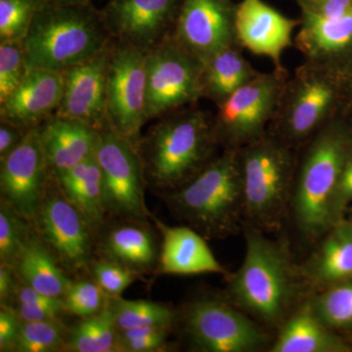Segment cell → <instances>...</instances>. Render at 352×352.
Returning a JSON list of instances; mask_svg holds the SVG:
<instances>
[{"label":"cell","instance_id":"1","mask_svg":"<svg viewBox=\"0 0 352 352\" xmlns=\"http://www.w3.org/2000/svg\"><path fill=\"white\" fill-rule=\"evenodd\" d=\"M245 258L229 273L223 296L235 307L276 333L296 307L311 295L300 275L288 238L271 239L244 223Z\"/></svg>","mask_w":352,"mask_h":352},{"label":"cell","instance_id":"2","mask_svg":"<svg viewBox=\"0 0 352 352\" xmlns=\"http://www.w3.org/2000/svg\"><path fill=\"white\" fill-rule=\"evenodd\" d=\"M146 186L157 196L179 189L217 159L214 116L187 106L157 119L138 148Z\"/></svg>","mask_w":352,"mask_h":352},{"label":"cell","instance_id":"3","mask_svg":"<svg viewBox=\"0 0 352 352\" xmlns=\"http://www.w3.org/2000/svg\"><path fill=\"white\" fill-rule=\"evenodd\" d=\"M351 147V124L340 113L298 151L289 219L309 244L333 226V193Z\"/></svg>","mask_w":352,"mask_h":352},{"label":"cell","instance_id":"4","mask_svg":"<svg viewBox=\"0 0 352 352\" xmlns=\"http://www.w3.org/2000/svg\"><path fill=\"white\" fill-rule=\"evenodd\" d=\"M160 198L173 219L191 227L206 240L239 235L245 221L239 150H222L200 175Z\"/></svg>","mask_w":352,"mask_h":352},{"label":"cell","instance_id":"5","mask_svg":"<svg viewBox=\"0 0 352 352\" xmlns=\"http://www.w3.org/2000/svg\"><path fill=\"white\" fill-rule=\"evenodd\" d=\"M244 188V223L276 234L289 219L298 151L266 132L239 149Z\"/></svg>","mask_w":352,"mask_h":352},{"label":"cell","instance_id":"6","mask_svg":"<svg viewBox=\"0 0 352 352\" xmlns=\"http://www.w3.org/2000/svg\"><path fill=\"white\" fill-rule=\"evenodd\" d=\"M342 104L339 64L305 60L289 76L267 132L300 151L342 113Z\"/></svg>","mask_w":352,"mask_h":352},{"label":"cell","instance_id":"7","mask_svg":"<svg viewBox=\"0 0 352 352\" xmlns=\"http://www.w3.org/2000/svg\"><path fill=\"white\" fill-rule=\"evenodd\" d=\"M85 6L45 4L22 41L28 69L64 73L95 56L113 41L103 18Z\"/></svg>","mask_w":352,"mask_h":352},{"label":"cell","instance_id":"8","mask_svg":"<svg viewBox=\"0 0 352 352\" xmlns=\"http://www.w3.org/2000/svg\"><path fill=\"white\" fill-rule=\"evenodd\" d=\"M176 327L189 349L200 352H270L275 338L222 293L194 296L178 309Z\"/></svg>","mask_w":352,"mask_h":352},{"label":"cell","instance_id":"9","mask_svg":"<svg viewBox=\"0 0 352 352\" xmlns=\"http://www.w3.org/2000/svg\"><path fill=\"white\" fill-rule=\"evenodd\" d=\"M289 76L285 68L261 73L217 106L214 129L222 150H239L265 135Z\"/></svg>","mask_w":352,"mask_h":352},{"label":"cell","instance_id":"10","mask_svg":"<svg viewBox=\"0 0 352 352\" xmlns=\"http://www.w3.org/2000/svg\"><path fill=\"white\" fill-rule=\"evenodd\" d=\"M32 226L58 263L69 273L87 270L97 235L51 175Z\"/></svg>","mask_w":352,"mask_h":352},{"label":"cell","instance_id":"11","mask_svg":"<svg viewBox=\"0 0 352 352\" xmlns=\"http://www.w3.org/2000/svg\"><path fill=\"white\" fill-rule=\"evenodd\" d=\"M148 120H157L203 98L204 64L173 36L146 54Z\"/></svg>","mask_w":352,"mask_h":352},{"label":"cell","instance_id":"12","mask_svg":"<svg viewBox=\"0 0 352 352\" xmlns=\"http://www.w3.org/2000/svg\"><path fill=\"white\" fill-rule=\"evenodd\" d=\"M108 127L138 148L148 120L147 69L142 51L113 39L106 87Z\"/></svg>","mask_w":352,"mask_h":352},{"label":"cell","instance_id":"13","mask_svg":"<svg viewBox=\"0 0 352 352\" xmlns=\"http://www.w3.org/2000/svg\"><path fill=\"white\" fill-rule=\"evenodd\" d=\"M96 156L103 176L104 206L112 219H150L142 164L135 146L112 129H101Z\"/></svg>","mask_w":352,"mask_h":352},{"label":"cell","instance_id":"14","mask_svg":"<svg viewBox=\"0 0 352 352\" xmlns=\"http://www.w3.org/2000/svg\"><path fill=\"white\" fill-rule=\"evenodd\" d=\"M179 7L177 0H112L102 18L113 39L147 54L170 38Z\"/></svg>","mask_w":352,"mask_h":352},{"label":"cell","instance_id":"15","mask_svg":"<svg viewBox=\"0 0 352 352\" xmlns=\"http://www.w3.org/2000/svg\"><path fill=\"white\" fill-rule=\"evenodd\" d=\"M51 175L36 129H32L8 156L0 160L1 200L32 223Z\"/></svg>","mask_w":352,"mask_h":352},{"label":"cell","instance_id":"16","mask_svg":"<svg viewBox=\"0 0 352 352\" xmlns=\"http://www.w3.org/2000/svg\"><path fill=\"white\" fill-rule=\"evenodd\" d=\"M228 0H182L171 36L201 63L238 43Z\"/></svg>","mask_w":352,"mask_h":352},{"label":"cell","instance_id":"17","mask_svg":"<svg viewBox=\"0 0 352 352\" xmlns=\"http://www.w3.org/2000/svg\"><path fill=\"white\" fill-rule=\"evenodd\" d=\"M113 39L95 56L65 71L61 103L55 115L80 120L97 131L108 127L106 87Z\"/></svg>","mask_w":352,"mask_h":352},{"label":"cell","instance_id":"18","mask_svg":"<svg viewBox=\"0 0 352 352\" xmlns=\"http://www.w3.org/2000/svg\"><path fill=\"white\" fill-rule=\"evenodd\" d=\"M300 24L263 0H242L234 13L238 43L254 54L270 58L278 69L284 68L282 54L293 46L294 30Z\"/></svg>","mask_w":352,"mask_h":352},{"label":"cell","instance_id":"19","mask_svg":"<svg viewBox=\"0 0 352 352\" xmlns=\"http://www.w3.org/2000/svg\"><path fill=\"white\" fill-rule=\"evenodd\" d=\"M96 248L99 258L143 274L157 270L161 242L147 220L113 219L99 231Z\"/></svg>","mask_w":352,"mask_h":352},{"label":"cell","instance_id":"20","mask_svg":"<svg viewBox=\"0 0 352 352\" xmlns=\"http://www.w3.org/2000/svg\"><path fill=\"white\" fill-rule=\"evenodd\" d=\"M63 74L29 69L19 87L0 104V120L21 129H36L56 112L63 96Z\"/></svg>","mask_w":352,"mask_h":352},{"label":"cell","instance_id":"21","mask_svg":"<svg viewBox=\"0 0 352 352\" xmlns=\"http://www.w3.org/2000/svg\"><path fill=\"white\" fill-rule=\"evenodd\" d=\"M161 234V251L156 272L166 275H195L205 273L229 274L210 251L201 234L187 226H170L150 214Z\"/></svg>","mask_w":352,"mask_h":352},{"label":"cell","instance_id":"22","mask_svg":"<svg viewBox=\"0 0 352 352\" xmlns=\"http://www.w3.org/2000/svg\"><path fill=\"white\" fill-rule=\"evenodd\" d=\"M310 293L352 279V223L346 219L335 224L298 263Z\"/></svg>","mask_w":352,"mask_h":352},{"label":"cell","instance_id":"23","mask_svg":"<svg viewBox=\"0 0 352 352\" xmlns=\"http://www.w3.org/2000/svg\"><path fill=\"white\" fill-rule=\"evenodd\" d=\"M51 170H66L96 154L100 132L80 120L53 113L36 127Z\"/></svg>","mask_w":352,"mask_h":352},{"label":"cell","instance_id":"24","mask_svg":"<svg viewBox=\"0 0 352 352\" xmlns=\"http://www.w3.org/2000/svg\"><path fill=\"white\" fill-rule=\"evenodd\" d=\"M300 29L295 38L305 60L340 63L352 52V9L336 18L302 10Z\"/></svg>","mask_w":352,"mask_h":352},{"label":"cell","instance_id":"25","mask_svg":"<svg viewBox=\"0 0 352 352\" xmlns=\"http://www.w3.org/2000/svg\"><path fill=\"white\" fill-rule=\"evenodd\" d=\"M351 347L315 314L309 296L275 333L270 352H346Z\"/></svg>","mask_w":352,"mask_h":352},{"label":"cell","instance_id":"26","mask_svg":"<svg viewBox=\"0 0 352 352\" xmlns=\"http://www.w3.org/2000/svg\"><path fill=\"white\" fill-rule=\"evenodd\" d=\"M60 188L98 235L106 223L103 176L96 156L66 170L52 171Z\"/></svg>","mask_w":352,"mask_h":352},{"label":"cell","instance_id":"27","mask_svg":"<svg viewBox=\"0 0 352 352\" xmlns=\"http://www.w3.org/2000/svg\"><path fill=\"white\" fill-rule=\"evenodd\" d=\"M13 268L23 283L53 298H63L72 283L34 227Z\"/></svg>","mask_w":352,"mask_h":352},{"label":"cell","instance_id":"28","mask_svg":"<svg viewBox=\"0 0 352 352\" xmlns=\"http://www.w3.org/2000/svg\"><path fill=\"white\" fill-rule=\"evenodd\" d=\"M242 48L239 43L233 44L204 63L203 98L217 107L261 74L245 60Z\"/></svg>","mask_w":352,"mask_h":352},{"label":"cell","instance_id":"29","mask_svg":"<svg viewBox=\"0 0 352 352\" xmlns=\"http://www.w3.org/2000/svg\"><path fill=\"white\" fill-rule=\"evenodd\" d=\"M66 351L120 352L119 330L109 302L100 314L82 318L69 329Z\"/></svg>","mask_w":352,"mask_h":352},{"label":"cell","instance_id":"30","mask_svg":"<svg viewBox=\"0 0 352 352\" xmlns=\"http://www.w3.org/2000/svg\"><path fill=\"white\" fill-rule=\"evenodd\" d=\"M109 307L119 331L151 326L175 329L177 322L178 309L164 303L124 300L120 296L109 298Z\"/></svg>","mask_w":352,"mask_h":352},{"label":"cell","instance_id":"31","mask_svg":"<svg viewBox=\"0 0 352 352\" xmlns=\"http://www.w3.org/2000/svg\"><path fill=\"white\" fill-rule=\"evenodd\" d=\"M315 314L333 332L352 329V279L315 292L309 296Z\"/></svg>","mask_w":352,"mask_h":352},{"label":"cell","instance_id":"32","mask_svg":"<svg viewBox=\"0 0 352 352\" xmlns=\"http://www.w3.org/2000/svg\"><path fill=\"white\" fill-rule=\"evenodd\" d=\"M68 329L60 319L38 322L22 321L14 352L66 351Z\"/></svg>","mask_w":352,"mask_h":352},{"label":"cell","instance_id":"33","mask_svg":"<svg viewBox=\"0 0 352 352\" xmlns=\"http://www.w3.org/2000/svg\"><path fill=\"white\" fill-rule=\"evenodd\" d=\"M32 231V222L0 201V263L13 267Z\"/></svg>","mask_w":352,"mask_h":352},{"label":"cell","instance_id":"34","mask_svg":"<svg viewBox=\"0 0 352 352\" xmlns=\"http://www.w3.org/2000/svg\"><path fill=\"white\" fill-rule=\"evenodd\" d=\"M45 0H0V41H22Z\"/></svg>","mask_w":352,"mask_h":352},{"label":"cell","instance_id":"35","mask_svg":"<svg viewBox=\"0 0 352 352\" xmlns=\"http://www.w3.org/2000/svg\"><path fill=\"white\" fill-rule=\"evenodd\" d=\"M65 309L80 318L94 316L107 307L109 298L94 279L72 281L63 296Z\"/></svg>","mask_w":352,"mask_h":352},{"label":"cell","instance_id":"36","mask_svg":"<svg viewBox=\"0 0 352 352\" xmlns=\"http://www.w3.org/2000/svg\"><path fill=\"white\" fill-rule=\"evenodd\" d=\"M28 72L22 41H0V104L19 87Z\"/></svg>","mask_w":352,"mask_h":352},{"label":"cell","instance_id":"37","mask_svg":"<svg viewBox=\"0 0 352 352\" xmlns=\"http://www.w3.org/2000/svg\"><path fill=\"white\" fill-rule=\"evenodd\" d=\"M88 270L108 298H120L142 275L122 264L100 258L92 261Z\"/></svg>","mask_w":352,"mask_h":352},{"label":"cell","instance_id":"38","mask_svg":"<svg viewBox=\"0 0 352 352\" xmlns=\"http://www.w3.org/2000/svg\"><path fill=\"white\" fill-rule=\"evenodd\" d=\"M175 328L138 327L119 331L120 352H161L170 349L168 337Z\"/></svg>","mask_w":352,"mask_h":352},{"label":"cell","instance_id":"39","mask_svg":"<svg viewBox=\"0 0 352 352\" xmlns=\"http://www.w3.org/2000/svg\"><path fill=\"white\" fill-rule=\"evenodd\" d=\"M352 203V147L346 160L339 182L333 193L331 206L332 226L346 219L349 205Z\"/></svg>","mask_w":352,"mask_h":352},{"label":"cell","instance_id":"40","mask_svg":"<svg viewBox=\"0 0 352 352\" xmlns=\"http://www.w3.org/2000/svg\"><path fill=\"white\" fill-rule=\"evenodd\" d=\"M22 320L13 308L1 307L0 309V351H12L19 335Z\"/></svg>","mask_w":352,"mask_h":352},{"label":"cell","instance_id":"41","mask_svg":"<svg viewBox=\"0 0 352 352\" xmlns=\"http://www.w3.org/2000/svg\"><path fill=\"white\" fill-rule=\"evenodd\" d=\"M11 308L15 310L21 320L25 322H38L55 320L60 319L63 312H66L65 305H32L27 303H13Z\"/></svg>","mask_w":352,"mask_h":352},{"label":"cell","instance_id":"42","mask_svg":"<svg viewBox=\"0 0 352 352\" xmlns=\"http://www.w3.org/2000/svg\"><path fill=\"white\" fill-rule=\"evenodd\" d=\"M302 10L327 18L340 17L352 9V0H298Z\"/></svg>","mask_w":352,"mask_h":352},{"label":"cell","instance_id":"43","mask_svg":"<svg viewBox=\"0 0 352 352\" xmlns=\"http://www.w3.org/2000/svg\"><path fill=\"white\" fill-rule=\"evenodd\" d=\"M28 131L27 129L0 120V160L8 156L22 142Z\"/></svg>","mask_w":352,"mask_h":352},{"label":"cell","instance_id":"44","mask_svg":"<svg viewBox=\"0 0 352 352\" xmlns=\"http://www.w3.org/2000/svg\"><path fill=\"white\" fill-rule=\"evenodd\" d=\"M339 66L344 94V104L340 113L349 120L352 126V52L339 63Z\"/></svg>","mask_w":352,"mask_h":352},{"label":"cell","instance_id":"45","mask_svg":"<svg viewBox=\"0 0 352 352\" xmlns=\"http://www.w3.org/2000/svg\"><path fill=\"white\" fill-rule=\"evenodd\" d=\"M18 280L19 279H18L12 266L0 263V303H1V307H8L10 305Z\"/></svg>","mask_w":352,"mask_h":352},{"label":"cell","instance_id":"46","mask_svg":"<svg viewBox=\"0 0 352 352\" xmlns=\"http://www.w3.org/2000/svg\"><path fill=\"white\" fill-rule=\"evenodd\" d=\"M89 0H54V3L64 6H87Z\"/></svg>","mask_w":352,"mask_h":352},{"label":"cell","instance_id":"47","mask_svg":"<svg viewBox=\"0 0 352 352\" xmlns=\"http://www.w3.org/2000/svg\"><path fill=\"white\" fill-rule=\"evenodd\" d=\"M347 220H349V222H351V223H352V210H351V219H347Z\"/></svg>","mask_w":352,"mask_h":352},{"label":"cell","instance_id":"48","mask_svg":"<svg viewBox=\"0 0 352 352\" xmlns=\"http://www.w3.org/2000/svg\"><path fill=\"white\" fill-rule=\"evenodd\" d=\"M45 1H47V0H45Z\"/></svg>","mask_w":352,"mask_h":352}]
</instances>
